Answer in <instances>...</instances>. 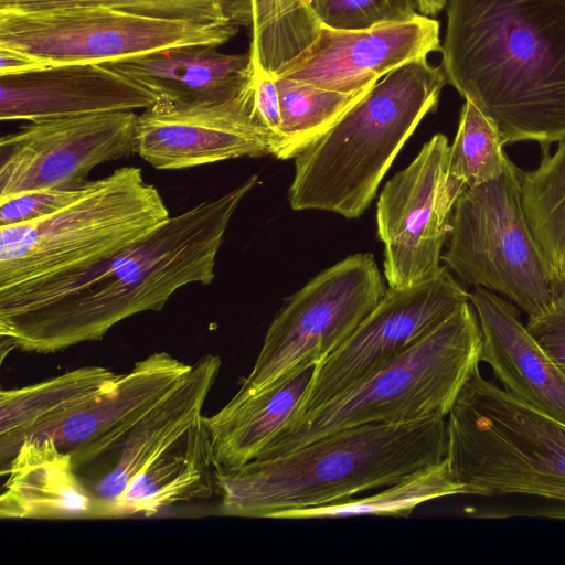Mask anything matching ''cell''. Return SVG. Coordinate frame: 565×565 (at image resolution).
<instances>
[{
    "label": "cell",
    "mask_w": 565,
    "mask_h": 565,
    "mask_svg": "<svg viewBox=\"0 0 565 565\" xmlns=\"http://www.w3.org/2000/svg\"><path fill=\"white\" fill-rule=\"evenodd\" d=\"M469 301L482 335L480 362L505 391L565 424V374L521 322L516 307L482 287L469 292Z\"/></svg>",
    "instance_id": "ac0fdd59"
},
{
    "label": "cell",
    "mask_w": 565,
    "mask_h": 565,
    "mask_svg": "<svg viewBox=\"0 0 565 565\" xmlns=\"http://www.w3.org/2000/svg\"><path fill=\"white\" fill-rule=\"evenodd\" d=\"M156 99L151 92L104 64H58L0 76L2 121L135 111Z\"/></svg>",
    "instance_id": "e0dca14e"
},
{
    "label": "cell",
    "mask_w": 565,
    "mask_h": 565,
    "mask_svg": "<svg viewBox=\"0 0 565 565\" xmlns=\"http://www.w3.org/2000/svg\"><path fill=\"white\" fill-rule=\"evenodd\" d=\"M156 97L178 104H212L234 99L253 84L250 53L225 54L217 46H174L105 63Z\"/></svg>",
    "instance_id": "ffe728a7"
},
{
    "label": "cell",
    "mask_w": 565,
    "mask_h": 565,
    "mask_svg": "<svg viewBox=\"0 0 565 565\" xmlns=\"http://www.w3.org/2000/svg\"><path fill=\"white\" fill-rule=\"evenodd\" d=\"M449 147L445 135H434L380 194L377 235L384 245V275L391 288L422 282L443 268L454 206L466 190L449 174Z\"/></svg>",
    "instance_id": "8fae6325"
},
{
    "label": "cell",
    "mask_w": 565,
    "mask_h": 565,
    "mask_svg": "<svg viewBox=\"0 0 565 565\" xmlns=\"http://www.w3.org/2000/svg\"><path fill=\"white\" fill-rule=\"evenodd\" d=\"M461 494L521 495L565 520V424L540 412L477 367L447 415V456Z\"/></svg>",
    "instance_id": "5b68a950"
},
{
    "label": "cell",
    "mask_w": 565,
    "mask_h": 565,
    "mask_svg": "<svg viewBox=\"0 0 565 565\" xmlns=\"http://www.w3.org/2000/svg\"><path fill=\"white\" fill-rule=\"evenodd\" d=\"M233 23L158 18L105 6L0 11V46L46 65L105 64L174 46H221Z\"/></svg>",
    "instance_id": "9c48e42d"
},
{
    "label": "cell",
    "mask_w": 565,
    "mask_h": 565,
    "mask_svg": "<svg viewBox=\"0 0 565 565\" xmlns=\"http://www.w3.org/2000/svg\"><path fill=\"white\" fill-rule=\"evenodd\" d=\"M84 186L74 190H32L0 199V226L46 217L75 200Z\"/></svg>",
    "instance_id": "1f68e13d"
},
{
    "label": "cell",
    "mask_w": 565,
    "mask_h": 565,
    "mask_svg": "<svg viewBox=\"0 0 565 565\" xmlns=\"http://www.w3.org/2000/svg\"><path fill=\"white\" fill-rule=\"evenodd\" d=\"M120 374L89 365L0 392V461L4 467L28 438L44 437L104 396Z\"/></svg>",
    "instance_id": "7402d4cb"
},
{
    "label": "cell",
    "mask_w": 565,
    "mask_h": 565,
    "mask_svg": "<svg viewBox=\"0 0 565 565\" xmlns=\"http://www.w3.org/2000/svg\"><path fill=\"white\" fill-rule=\"evenodd\" d=\"M105 6L138 14L250 26L249 0H0V11Z\"/></svg>",
    "instance_id": "f1b7e54d"
},
{
    "label": "cell",
    "mask_w": 565,
    "mask_h": 565,
    "mask_svg": "<svg viewBox=\"0 0 565 565\" xmlns=\"http://www.w3.org/2000/svg\"><path fill=\"white\" fill-rule=\"evenodd\" d=\"M467 301L469 291L446 266L413 286L388 287L351 335L315 367L302 402L287 425L402 353Z\"/></svg>",
    "instance_id": "7c38bea8"
},
{
    "label": "cell",
    "mask_w": 565,
    "mask_h": 565,
    "mask_svg": "<svg viewBox=\"0 0 565 565\" xmlns=\"http://www.w3.org/2000/svg\"><path fill=\"white\" fill-rule=\"evenodd\" d=\"M253 118L267 137L270 154L282 142L280 95L273 74L254 66Z\"/></svg>",
    "instance_id": "d6a6232c"
},
{
    "label": "cell",
    "mask_w": 565,
    "mask_h": 565,
    "mask_svg": "<svg viewBox=\"0 0 565 565\" xmlns=\"http://www.w3.org/2000/svg\"><path fill=\"white\" fill-rule=\"evenodd\" d=\"M169 217L139 168L116 169L46 217L0 226V289L93 266L140 243Z\"/></svg>",
    "instance_id": "52a82bcc"
},
{
    "label": "cell",
    "mask_w": 565,
    "mask_h": 565,
    "mask_svg": "<svg viewBox=\"0 0 565 565\" xmlns=\"http://www.w3.org/2000/svg\"><path fill=\"white\" fill-rule=\"evenodd\" d=\"M385 290L372 254L349 256L321 271L277 312L235 395L269 390L316 367L351 335Z\"/></svg>",
    "instance_id": "30bf717a"
},
{
    "label": "cell",
    "mask_w": 565,
    "mask_h": 565,
    "mask_svg": "<svg viewBox=\"0 0 565 565\" xmlns=\"http://www.w3.org/2000/svg\"><path fill=\"white\" fill-rule=\"evenodd\" d=\"M254 66L275 74L316 40L322 24L310 0H249Z\"/></svg>",
    "instance_id": "4316f807"
},
{
    "label": "cell",
    "mask_w": 565,
    "mask_h": 565,
    "mask_svg": "<svg viewBox=\"0 0 565 565\" xmlns=\"http://www.w3.org/2000/svg\"><path fill=\"white\" fill-rule=\"evenodd\" d=\"M191 365L167 352L152 353L120 374L98 401L44 437H53L71 454L77 475L100 466L139 420L183 381Z\"/></svg>",
    "instance_id": "2e32d148"
},
{
    "label": "cell",
    "mask_w": 565,
    "mask_h": 565,
    "mask_svg": "<svg viewBox=\"0 0 565 565\" xmlns=\"http://www.w3.org/2000/svg\"><path fill=\"white\" fill-rule=\"evenodd\" d=\"M257 175L170 216L147 238L82 270L0 289L1 354L54 353L102 340L120 321L160 311L191 284L209 285L230 221Z\"/></svg>",
    "instance_id": "6da1fadb"
},
{
    "label": "cell",
    "mask_w": 565,
    "mask_h": 565,
    "mask_svg": "<svg viewBox=\"0 0 565 565\" xmlns=\"http://www.w3.org/2000/svg\"><path fill=\"white\" fill-rule=\"evenodd\" d=\"M221 363L217 355L201 356L183 381L139 420L105 461L97 480L88 487L97 518L114 516L115 504L135 475L202 415Z\"/></svg>",
    "instance_id": "d6986e66"
},
{
    "label": "cell",
    "mask_w": 565,
    "mask_h": 565,
    "mask_svg": "<svg viewBox=\"0 0 565 565\" xmlns=\"http://www.w3.org/2000/svg\"><path fill=\"white\" fill-rule=\"evenodd\" d=\"M417 4L418 12L423 15L435 17L439 12H441L448 0H415Z\"/></svg>",
    "instance_id": "d590c367"
},
{
    "label": "cell",
    "mask_w": 565,
    "mask_h": 565,
    "mask_svg": "<svg viewBox=\"0 0 565 565\" xmlns=\"http://www.w3.org/2000/svg\"><path fill=\"white\" fill-rule=\"evenodd\" d=\"M281 107L282 142L275 157L295 158L329 130L373 86L342 92L274 76Z\"/></svg>",
    "instance_id": "83f0119b"
},
{
    "label": "cell",
    "mask_w": 565,
    "mask_h": 565,
    "mask_svg": "<svg viewBox=\"0 0 565 565\" xmlns=\"http://www.w3.org/2000/svg\"><path fill=\"white\" fill-rule=\"evenodd\" d=\"M1 475V519L97 518L94 497L76 473L71 454L53 437L25 439Z\"/></svg>",
    "instance_id": "44dd1931"
},
{
    "label": "cell",
    "mask_w": 565,
    "mask_h": 565,
    "mask_svg": "<svg viewBox=\"0 0 565 565\" xmlns=\"http://www.w3.org/2000/svg\"><path fill=\"white\" fill-rule=\"evenodd\" d=\"M463 486L454 477L448 460L419 470L375 494L349 498L332 504L275 513L276 520L333 519L355 515L406 518L419 504L461 494Z\"/></svg>",
    "instance_id": "d4e9b609"
},
{
    "label": "cell",
    "mask_w": 565,
    "mask_h": 565,
    "mask_svg": "<svg viewBox=\"0 0 565 565\" xmlns=\"http://www.w3.org/2000/svg\"><path fill=\"white\" fill-rule=\"evenodd\" d=\"M534 170H521L522 200L530 226L559 284L565 281V139L541 150Z\"/></svg>",
    "instance_id": "484cf974"
},
{
    "label": "cell",
    "mask_w": 565,
    "mask_h": 565,
    "mask_svg": "<svg viewBox=\"0 0 565 565\" xmlns=\"http://www.w3.org/2000/svg\"><path fill=\"white\" fill-rule=\"evenodd\" d=\"M313 370L253 395H234L222 409L205 417L214 466L235 468L257 459L296 415Z\"/></svg>",
    "instance_id": "cb8c5ba5"
},
{
    "label": "cell",
    "mask_w": 565,
    "mask_h": 565,
    "mask_svg": "<svg viewBox=\"0 0 565 565\" xmlns=\"http://www.w3.org/2000/svg\"><path fill=\"white\" fill-rule=\"evenodd\" d=\"M447 83L503 145L565 139V0H448Z\"/></svg>",
    "instance_id": "7a4b0ae2"
},
{
    "label": "cell",
    "mask_w": 565,
    "mask_h": 565,
    "mask_svg": "<svg viewBox=\"0 0 565 565\" xmlns=\"http://www.w3.org/2000/svg\"><path fill=\"white\" fill-rule=\"evenodd\" d=\"M525 326L565 374V281L553 302L540 313L527 317Z\"/></svg>",
    "instance_id": "836d02e7"
},
{
    "label": "cell",
    "mask_w": 565,
    "mask_h": 565,
    "mask_svg": "<svg viewBox=\"0 0 565 565\" xmlns=\"http://www.w3.org/2000/svg\"><path fill=\"white\" fill-rule=\"evenodd\" d=\"M482 335L470 301L395 358L317 409L287 425L262 450L269 459L366 424H404L449 414L479 367Z\"/></svg>",
    "instance_id": "8992f818"
},
{
    "label": "cell",
    "mask_w": 565,
    "mask_h": 565,
    "mask_svg": "<svg viewBox=\"0 0 565 565\" xmlns=\"http://www.w3.org/2000/svg\"><path fill=\"white\" fill-rule=\"evenodd\" d=\"M448 239L441 260L465 284L507 298L527 317L555 299L561 284L530 226L521 170L509 157L501 175L460 194Z\"/></svg>",
    "instance_id": "ba28073f"
},
{
    "label": "cell",
    "mask_w": 565,
    "mask_h": 565,
    "mask_svg": "<svg viewBox=\"0 0 565 565\" xmlns=\"http://www.w3.org/2000/svg\"><path fill=\"white\" fill-rule=\"evenodd\" d=\"M503 147L492 121L470 100H465L457 134L449 147V174L466 189L497 179L508 157Z\"/></svg>",
    "instance_id": "f546056e"
},
{
    "label": "cell",
    "mask_w": 565,
    "mask_h": 565,
    "mask_svg": "<svg viewBox=\"0 0 565 565\" xmlns=\"http://www.w3.org/2000/svg\"><path fill=\"white\" fill-rule=\"evenodd\" d=\"M322 25L356 30L409 20L419 12L415 0H310Z\"/></svg>",
    "instance_id": "4dcf8cb0"
},
{
    "label": "cell",
    "mask_w": 565,
    "mask_h": 565,
    "mask_svg": "<svg viewBox=\"0 0 565 565\" xmlns=\"http://www.w3.org/2000/svg\"><path fill=\"white\" fill-rule=\"evenodd\" d=\"M135 111L28 121L0 140V199L40 189L74 190L97 166L136 153Z\"/></svg>",
    "instance_id": "4fadbf2b"
},
{
    "label": "cell",
    "mask_w": 565,
    "mask_h": 565,
    "mask_svg": "<svg viewBox=\"0 0 565 565\" xmlns=\"http://www.w3.org/2000/svg\"><path fill=\"white\" fill-rule=\"evenodd\" d=\"M447 456V419L343 429L269 459L214 466L224 514L270 519L391 486Z\"/></svg>",
    "instance_id": "3957f363"
},
{
    "label": "cell",
    "mask_w": 565,
    "mask_h": 565,
    "mask_svg": "<svg viewBox=\"0 0 565 565\" xmlns=\"http://www.w3.org/2000/svg\"><path fill=\"white\" fill-rule=\"evenodd\" d=\"M447 83L427 58L380 78L329 130L295 157L288 191L292 210L347 218L363 214L405 141L436 109Z\"/></svg>",
    "instance_id": "277c9868"
},
{
    "label": "cell",
    "mask_w": 565,
    "mask_h": 565,
    "mask_svg": "<svg viewBox=\"0 0 565 565\" xmlns=\"http://www.w3.org/2000/svg\"><path fill=\"white\" fill-rule=\"evenodd\" d=\"M214 490V456L202 414L135 475L118 498L114 516H150L175 503L206 499Z\"/></svg>",
    "instance_id": "603a6c76"
},
{
    "label": "cell",
    "mask_w": 565,
    "mask_h": 565,
    "mask_svg": "<svg viewBox=\"0 0 565 565\" xmlns=\"http://www.w3.org/2000/svg\"><path fill=\"white\" fill-rule=\"evenodd\" d=\"M441 52L438 20L417 14L365 29L322 25L316 40L274 76L350 92L374 85L393 70Z\"/></svg>",
    "instance_id": "9a60e30c"
},
{
    "label": "cell",
    "mask_w": 565,
    "mask_h": 565,
    "mask_svg": "<svg viewBox=\"0 0 565 565\" xmlns=\"http://www.w3.org/2000/svg\"><path fill=\"white\" fill-rule=\"evenodd\" d=\"M49 65L18 50L0 46V76L23 74Z\"/></svg>",
    "instance_id": "e575fe53"
},
{
    "label": "cell",
    "mask_w": 565,
    "mask_h": 565,
    "mask_svg": "<svg viewBox=\"0 0 565 565\" xmlns=\"http://www.w3.org/2000/svg\"><path fill=\"white\" fill-rule=\"evenodd\" d=\"M136 153L159 170L270 154L253 118V84L238 97L212 104H178L163 97L137 116Z\"/></svg>",
    "instance_id": "5bb4252c"
}]
</instances>
